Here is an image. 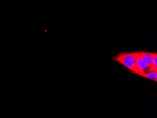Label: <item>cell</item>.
<instances>
[{"label": "cell", "instance_id": "6da1fadb", "mask_svg": "<svg viewBox=\"0 0 157 118\" xmlns=\"http://www.w3.org/2000/svg\"><path fill=\"white\" fill-rule=\"evenodd\" d=\"M137 52L120 53L113 58L115 61L120 63L130 70L131 73L137 74L138 70L136 67Z\"/></svg>", "mask_w": 157, "mask_h": 118}, {"label": "cell", "instance_id": "7a4b0ae2", "mask_svg": "<svg viewBox=\"0 0 157 118\" xmlns=\"http://www.w3.org/2000/svg\"><path fill=\"white\" fill-rule=\"evenodd\" d=\"M136 67L138 70V73H147L153 71L152 68L149 67L142 58L139 51L137 52L136 59Z\"/></svg>", "mask_w": 157, "mask_h": 118}, {"label": "cell", "instance_id": "3957f363", "mask_svg": "<svg viewBox=\"0 0 157 118\" xmlns=\"http://www.w3.org/2000/svg\"><path fill=\"white\" fill-rule=\"evenodd\" d=\"M139 52L141 56H142V58H143V59L144 60V61L146 62V64H147L149 67H150L152 69L153 58L151 52L144 51H139ZM152 70H153V69H152Z\"/></svg>", "mask_w": 157, "mask_h": 118}, {"label": "cell", "instance_id": "277c9868", "mask_svg": "<svg viewBox=\"0 0 157 118\" xmlns=\"http://www.w3.org/2000/svg\"><path fill=\"white\" fill-rule=\"evenodd\" d=\"M138 75L149 80H152L155 82L157 81V72L151 71L147 73H140Z\"/></svg>", "mask_w": 157, "mask_h": 118}, {"label": "cell", "instance_id": "5b68a950", "mask_svg": "<svg viewBox=\"0 0 157 118\" xmlns=\"http://www.w3.org/2000/svg\"><path fill=\"white\" fill-rule=\"evenodd\" d=\"M152 56H153V67H152V69L153 71L157 72V53H152Z\"/></svg>", "mask_w": 157, "mask_h": 118}]
</instances>
